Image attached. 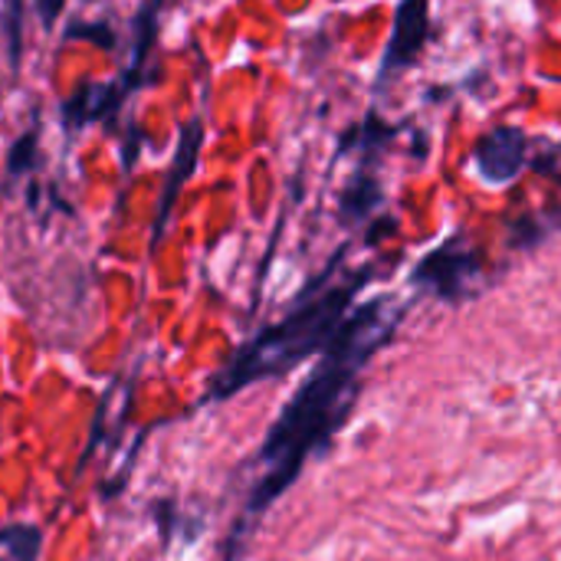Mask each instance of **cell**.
<instances>
[{"mask_svg":"<svg viewBox=\"0 0 561 561\" xmlns=\"http://www.w3.org/2000/svg\"><path fill=\"white\" fill-rule=\"evenodd\" d=\"M401 319L404 302L394 296L371 299L362 309L348 312L335 339L325 345L312 375L299 385V391L283 408L279 421L270 427V437L260 450L263 477L250 493L243 526H253L270 510V503H276L293 486L306 460L316 450H322L348 421L362 388L365 365L375 358L378 348L391 342Z\"/></svg>","mask_w":561,"mask_h":561,"instance_id":"obj_1","label":"cell"},{"mask_svg":"<svg viewBox=\"0 0 561 561\" xmlns=\"http://www.w3.org/2000/svg\"><path fill=\"white\" fill-rule=\"evenodd\" d=\"M122 99H125V92L118 89V82H115V85L82 82V85L72 92V99L62 105V112H66V122H69V125H72V122H76V125H85V122H95V118L115 112V108L122 105Z\"/></svg>","mask_w":561,"mask_h":561,"instance_id":"obj_7","label":"cell"},{"mask_svg":"<svg viewBox=\"0 0 561 561\" xmlns=\"http://www.w3.org/2000/svg\"><path fill=\"white\" fill-rule=\"evenodd\" d=\"M378 204H381V184H378L368 171H358V174L352 178L345 197H342V217H345V220H348V217L358 220V217L371 214V207H378Z\"/></svg>","mask_w":561,"mask_h":561,"instance_id":"obj_8","label":"cell"},{"mask_svg":"<svg viewBox=\"0 0 561 561\" xmlns=\"http://www.w3.org/2000/svg\"><path fill=\"white\" fill-rule=\"evenodd\" d=\"M20 7H23V0H10V53H20Z\"/></svg>","mask_w":561,"mask_h":561,"instance_id":"obj_10","label":"cell"},{"mask_svg":"<svg viewBox=\"0 0 561 561\" xmlns=\"http://www.w3.org/2000/svg\"><path fill=\"white\" fill-rule=\"evenodd\" d=\"M33 7H36L39 23H43V26H53V23L59 20L62 7H66V0H33Z\"/></svg>","mask_w":561,"mask_h":561,"instance_id":"obj_9","label":"cell"},{"mask_svg":"<svg viewBox=\"0 0 561 561\" xmlns=\"http://www.w3.org/2000/svg\"><path fill=\"white\" fill-rule=\"evenodd\" d=\"M480 273H483L480 256L463 240H447L444 247H437L414 266L411 283L447 302H460L470 293H477Z\"/></svg>","mask_w":561,"mask_h":561,"instance_id":"obj_3","label":"cell"},{"mask_svg":"<svg viewBox=\"0 0 561 561\" xmlns=\"http://www.w3.org/2000/svg\"><path fill=\"white\" fill-rule=\"evenodd\" d=\"M427 39H431V0H401L394 13L391 39L378 66V82H391L394 72L414 66Z\"/></svg>","mask_w":561,"mask_h":561,"instance_id":"obj_4","label":"cell"},{"mask_svg":"<svg viewBox=\"0 0 561 561\" xmlns=\"http://www.w3.org/2000/svg\"><path fill=\"white\" fill-rule=\"evenodd\" d=\"M526 151H529V138L513 125H500L486 131L477 145V154H473L477 174L486 184H510L526 168Z\"/></svg>","mask_w":561,"mask_h":561,"instance_id":"obj_5","label":"cell"},{"mask_svg":"<svg viewBox=\"0 0 561 561\" xmlns=\"http://www.w3.org/2000/svg\"><path fill=\"white\" fill-rule=\"evenodd\" d=\"M201 141H204V131H201V118H191L187 128L181 131V145H178V154H174V168L168 174V184H164V194H161V207H158V217H154V240H161L164 233V224L171 217V207H174V197L181 191V184L191 178L194 164H197V151H201Z\"/></svg>","mask_w":561,"mask_h":561,"instance_id":"obj_6","label":"cell"},{"mask_svg":"<svg viewBox=\"0 0 561 561\" xmlns=\"http://www.w3.org/2000/svg\"><path fill=\"white\" fill-rule=\"evenodd\" d=\"M368 279H371V266L355 273L342 286L316 289L312 296H306L283 322L263 329L253 342H247L230 358V365L214 378L210 398L224 401V398L243 391L247 385L279 378V375L293 371L299 362H306L309 355L325 352V345L335 339V332L348 319V309H352L358 289Z\"/></svg>","mask_w":561,"mask_h":561,"instance_id":"obj_2","label":"cell"}]
</instances>
